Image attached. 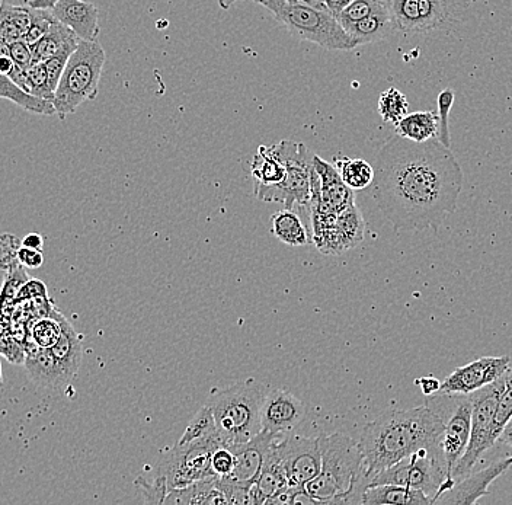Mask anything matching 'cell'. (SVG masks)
<instances>
[{
	"label": "cell",
	"mask_w": 512,
	"mask_h": 505,
	"mask_svg": "<svg viewBox=\"0 0 512 505\" xmlns=\"http://www.w3.org/2000/svg\"><path fill=\"white\" fill-rule=\"evenodd\" d=\"M463 182L456 156L438 139L416 143L395 134L374 165V198L398 232L438 233L456 213Z\"/></svg>",
	"instance_id": "cell-1"
},
{
	"label": "cell",
	"mask_w": 512,
	"mask_h": 505,
	"mask_svg": "<svg viewBox=\"0 0 512 505\" xmlns=\"http://www.w3.org/2000/svg\"><path fill=\"white\" fill-rule=\"evenodd\" d=\"M450 412L441 396L427 405L384 412L361 431L358 447L368 481L419 450H440Z\"/></svg>",
	"instance_id": "cell-2"
},
{
	"label": "cell",
	"mask_w": 512,
	"mask_h": 505,
	"mask_svg": "<svg viewBox=\"0 0 512 505\" xmlns=\"http://www.w3.org/2000/svg\"><path fill=\"white\" fill-rule=\"evenodd\" d=\"M267 8L274 18L294 37L318 44L328 50H354L351 35L339 24L338 18L323 2L304 0H255Z\"/></svg>",
	"instance_id": "cell-3"
},
{
	"label": "cell",
	"mask_w": 512,
	"mask_h": 505,
	"mask_svg": "<svg viewBox=\"0 0 512 505\" xmlns=\"http://www.w3.org/2000/svg\"><path fill=\"white\" fill-rule=\"evenodd\" d=\"M265 386L254 379L217 392L208 402L217 431L226 444L245 443L262 431Z\"/></svg>",
	"instance_id": "cell-4"
},
{
	"label": "cell",
	"mask_w": 512,
	"mask_h": 505,
	"mask_svg": "<svg viewBox=\"0 0 512 505\" xmlns=\"http://www.w3.org/2000/svg\"><path fill=\"white\" fill-rule=\"evenodd\" d=\"M322 468L306 489L319 504H338L357 476L363 472V455L358 441L344 434H322Z\"/></svg>",
	"instance_id": "cell-5"
},
{
	"label": "cell",
	"mask_w": 512,
	"mask_h": 505,
	"mask_svg": "<svg viewBox=\"0 0 512 505\" xmlns=\"http://www.w3.org/2000/svg\"><path fill=\"white\" fill-rule=\"evenodd\" d=\"M105 60L104 47L98 41L79 40L54 94L53 104L60 120H66L80 105L98 97Z\"/></svg>",
	"instance_id": "cell-6"
},
{
	"label": "cell",
	"mask_w": 512,
	"mask_h": 505,
	"mask_svg": "<svg viewBox=\"0 0 512 505\" xmlns=\"http://www.w3.org/2000/svg\"><path fill=\"white\" fill-rule=\"evenodd\" d=\"M384 484L421 489L430 497L432 504V501L438 495L451 488L443 449L419 450L414 455L406 457V459L400 460L390 468L377 473L371 479L368 487Z\"/></svg>",
	"instance_id": "cell-7"
},
{
	"label": "cell",
	"mask_w": 512,
	"mask_h": 505,
	"mask_svg": "<svg viewBox=\"0 0 512 505\" xmlns=\"http://www.w3.org/2000/svg\"><path fill=\"white\" fill-rule=\"evenodd\" d=\"M224 444L220 434L188 443H176L162 453L158 475L166 479L169 489L187 487L208 476H216L211 469V459Z\"/></svg>",
	"instance_id": "cell-8"
},
{
	"label": "cell",
	"mask_w": 512,
	"mask_h": 505,
	"mask_svg": "<svg viewBox=\"0 0 512 505\" xmlns=\"http://www.w3.org/2000/svg\"><path fill=\"white\" fill-rule=\"evenodd\" d=\"M287 163V175L281 184L258 191L255 196L264 203H281L288 210L306 207L309 210L315 153L304 143L281 140L277 143Z\"/></svg>",
	"instance_id": "cell-9"
},
{
	"label": "cell",
	"mask_w": 512,
	"mask_h": 505,
	"mask_svg": "<svg viewBox=\"0 0 512 505\" xmlns=\"http://www.w3.org/2000/svg\"><path fill=\"white\" fill-rule=\"evenodd\" d=\"M498 395L499 379L479 391L469 393L472 401V431L466 452L454 468V484L472 473L473 466L478 463L483 453L488 452L499 441V433L495 427Z\"/></svg>",
	"instance_id": "cell-10"
},
{
	"label": "cell",
	"mask_w": 512,
	"mask_h": 505,
	"mask_svg": "<svg viewBox=\"0 0 512 505\" xmlns=\"http://www.w3.org/2000/svg\"><path fill=\"white\" fill-rule=\"evenodd\" d=\"M288 484L306 487L322 468V437H303L286 434L274 444Z\"/></svg>",
	"instance_id": "cell-11"
},
{
	"label": "cell",
	"mask_w": 512,
	"mask_h": 505,
	"mask_svg": "<svg viewBox=\"0 0 512 505\" xmlns=\"http://www.w3.org/2000/svg\"><path fill=\"white\" fill-rule=\"evenodd\" d=\"M396 30L427 33L443 27L451 15L450 0H384Z\"/></svg>",
	"instance_id": "cell-12"
},
{
	"label": "cell",
	"mask_w": 512,
	"mask_h": 505,
	"mask_svg": "<svg viewBox=\"0 0 512 505\" xmlns=\"http://www.w3.org/2000/svg\"><path fill=\"white\" fill-rule=\"evenodd\" d=\"M511 357H482L466 366L457 367L450 376L441 382L443 395H469L496 382L508 369Z\"/></svg>",
	"instance_id": "cell-13"
},
{
	"label": "cell",
	"mask_w": 512,
	"mask_h": 505,
	"mask_svg": "<svg viewBox=\"0 0 512 505\" xmlns=\"http://www.w3.org/2000/svg\"><path fill=\"white\" fill-rule=\"evenodd\" d=\"M470 431H472V401L469 395H456L454 407L448 414L443 437H441V449L446 459L451 487L454 485V468L466 452Z\"/></svg>",
	"instance_id": "cell-14"
},
{
	"label": "cell",
	"mask_w": 512,
	"mask_h": 505,
	"mask_svg": "<svg viewBox=\"0 0 512 505\" xmlns=\"http://www.w3.org/2000/svg\"><path fill=\"white\" fill-rule=\"evenodd\" d=\"M278 437L281 436L262 430L245 443L226 444L235 455V468L227 479L245 487L254 485L267 459L268 450Z\"/></svg>",
	"instance_id": "cell-15"
},
{
	"label": "cell",
	"mask_w": 512,
	"mask_h": 505,
	"mask_svg": "<svg viewBox=\"0 0 512 505\" xmlns=\"http://www.w3.org/2000/svg\"><path fill=\"white\" fill-rule=\"evenodd\" d=\"M304 415L306 408L297 396L287 389H272L262 405V430L286 436L302 423Z\"/></svg>",
	"instance_id": "cell-16"
},
{
	"label": "cell",
	"mask_w": 512,
	"mask_h": 505,
	"mask_svg": "<svg viewBox=\"0 0 512 505\" xmlns=\"http://www.w3.org/2000/svg\"><path fill=\"white\" fill-rule=\"evenodd\" d=\"M512 466V456L505 459L496 460L488 468L476 473H469L462 481L456 482L450 489L443 494L438 495L432 504H456L470 505L476 504L480 498L489 494L488 488L496 478L510 469Z\"/></svg>",
	"instance_id": "cell-17"
},
{
	"label": "cell",
	"mask_w": 512,
	"mask_h": 505,
	"mask_svg": "<svg viewBox=\"0 0 512 505\" xmlns=\"http://www.w3.org/2000/svg\"><path fill=\"white\" fill-rule=\"evenodd\" d=\"M25 369L34 385L38 388L51 389V391H59L66 388L72 379L67 376L59 361L51 353L50 348L38 347L31 335L25 338Z\"/></svg>",
	"instance_id": "cell-18"
},
{
	"label": "cell",
	"mask_w": 512,
	"mask_h": 505,
	"mask_svg": "<svg viewBox=\"0 0 512 505\" xmlns=\"http://www.w3.org/2000/svg\"><path fill=\"white\" fill-rule=\"evenodd\" d=\"M51 14L78 35L79 40L98 41L101 28L99 11L94 3L86 0H59Z\"/></svg>",
	"instance_id": "cell-19"
},
{
	"label": "cell",
	"mask_w": 512,
	"mask_h": 505,
	"mask_svg": "<svg viewBox=\"0 0 512 505\" xmlns=\"http://www.w3.org/2000/svg\"><path fill=\"white\" fill-rule=\"evenodd\" d=\"M251 174L254 178L255 193L284 181L287 175V163L277 145L258 147V152L252 161Z\"/></svg>",
	"instance_id": "cell-20"
},
{
	"label": "cell",
	"mask_w": 512,
	"mask_h": 505,
	"mask_svg": "<svg viewBox=\"0 0 512 505\" xmlns=\"http://www.w3.org/2000/svg\"><path fill=\"white\" fill-rule=\"evenodd\" d=\"M168 505H222L226 495L219 485V476H208L187 487L169 489L165 498Z\"/></svg>",
	"instance_id": "cell-21"
},
{
	"label": "cell",
	"mask_w": 512,
	"mask_h": 505,
	"mask_svg": "<svg viewBox=\"0 0 512 505\" xmlns=\"http://www.w3.org/2000/svg\"><path fill=\"white\" fill-rule=\"evenodd\" d=\"M275 441L271 444L270 450H268L267 459H265L258 479L252 485V500H254V504H267L270 498L278 494L281 489L287 488L290 485L288 484L286 473L281 468L280 459H278L277 453H275Z\"/></svg>",
	"instance_id": "cell-22"
},
{
	"label": "cell",
	"mask_w": 512,
	"mask_h": 505,
	"mask_svg": "<svg viewBox=\"0 0 512 505\" xmlns=\"http://www.w3.org/2000/svg\"><path fill=\"white\" fill-rule=\"evenodd\" d=\"M395 30V24H393V19L390 17L386 3H384L382 8L374 11L373 14L345 28V31L351 35L352 40L357 43V46L386 40Z\"/></svg>",
	"instance_id": "cell-23"
},
{
	"label": "cell",
	"mask_w": 512,
	"mask_h": 505,
	"mask_svg": "<svg viewBox=\"0 0 512 505\" xmlns=\"http://www.w3.org/2000/svg\"><path fill=\"white\" fill-rule=\"evenodd\" d=\"M363 505H430L431 500L421 489L403 485H374L363 495Z\"/></svg>",
	"instance_id": "cell-24"
},
{
	"label": "cell",
	"mask_w": 512,
	"mask_h": 505,
	"mask_svg": "<svg viewBox=\"0 0 512 505\" xmlns=\"http://www.w3.org/2000/svg\"><path fill=\"white\" fill-rule=\"evenodd\" d=\"M60 322H62V335L50 350L67 376L73 380L78 376L80 363H82V343H80L78 332L63 315L60 316Z\"/></svg>",
	"instance_id": "cell-25"
},
{
	"label": "cell",
	"mask_w": 512,
	"mask_h": 505,
	"mask_svg": "<svg viewBox=\"0 0 512 505\" xmlns=\"http://www.w3.org/2000/svg\"><path fill=\"white\" fill-rule=\"evenodd\" d=\"M78 43V35L56 19L47 34L31 46L32 62H46L64 50L76 49Z\"/></svg>",
	"instance_id": "cell-26"
},
{
	"label": "cell",
	"mask_w": 512,
	"mask_h": 505,
	"mask_svg": "<svg viewBox=\"0 0 512 505\" xmlns=\"http://www.w3.org/2000/svg\"><path fill=\"white\" fill-rule=\"evenodd\" d=\"M271 222L272 233L283 244L299 248V246L312 242L310 233L307 232L302 219L294 210L284 209L281 212L275 213L272 216Z\"/></svg>",
	"instance_id": "cell-27"
},
{
	"label": "cell",
	"mask_w": 512,
	"mask_h": 505,
	"mask_svg": "<svg viewBox=\"0 0 512 505\" xmlns=\"http://www.w3.org/2000/svg\"><path fill=\"white\" fill-rule=\"evenodd\" d=\"M396 134L416 143L437 139L438 115L432 111H416L406 114L395 126Z\"/></svg>",
	"instance_id": "cell-28"
},
{
	"label": "cell",
	"mask_w": 512,
	"mask_h": 505,
	"mask_svg": "<svg viewBox=\"0 0 512 505\" xmlns=\"http://www.w3.org/2000/svg\"><path fill=\"white\" fill-rule=\"evenodd\" d=\"M364 230H366V222H364L363 214L358 210L355 201L338 213L335 232L344 252L363 241Z\"/></svg>",
	"instance_id": "cell-29"
},
{
	"label": "cell",
	"mask_w": 512,
	"mask_h": 505,
	"mask_svg": "<svg viewBox=\"0 0 512 505\" xmlns=\"http://www.w3.org/2000/svg\"><path fill=\"white\" fill-rule=\"evenodd\" d=\"M31 11L28 5H3L0 9V38L6 44L24 40L31 25Z\"/></svg>",
	"instance_id": "cell-30"
},
{
	"label": "cell",
	"mask_w": 512,
	"mask_h": 505,
	"mask_svg": "<svg viewBox=\"0 0 512 505\" xmlns=\"http://www.w3.org/2000/svg\"><path fill=\"white\" fill-rule=\"evenodd\" d=\"M0 99H8L21 107L22 110L32 114L53 115L56 114L53 102L46 101L22 91L15 82L11 81L9 76L0 73Z\"/></svg>",
	"instance_id": "cell-31"
},
{
	"label": "cell",
	"mask_w": 512,
	"mask_h": 505,
	"mask_svg": "<svg viewBox=\"0 0 512 505\" xmlns=\"http://www.w3.org/2000/svg\"><path fill=\"white\" fill-rule=\"evenodd\" d=\"M336 169L341 175L342 181L352 191H363L373 185L374 166L364 159L338 158L335 161Z\"/></svg>",
	"instance_id": "cell-32"
},
{
	"label": "cell",
	"mask_w": 512,
	"mask_h": 505,
	"mask_svg": "<svg viewBox=\"0 0 512 505\" xmlns=\"http://www.w3.org/2000/svg\"><path fill=\"white\" fill-rule=\"evenodd\" d=\"M408 108V99L399 89L389 88L380 94L379 114L384 123L396 126L408 114Z\"/></svg>",
	"instance_id": "cell-33"
},
{
	"label": "cell",
	"mask_w": 512,
	"mask_h": 505,
	"mask_svg": "<svg viewBox=\"0 0 512 505\" xmlns=\"http://www.w3.org/2000/svg\"><path fill=\"white\" fill-rule=\"evenodd\" d=\"M60 316H62V313L54 310L50 316H44V318L38 319V321L32 325L30 335L38 347L51 348L59 341L60 335H62Z\"/></svg>",
	"instance_id": "cell-34"
},
{
	"label": "cell",
	"mask_w": 512,
	"mask_h": 505,
	"mask_svg": "<svg viewBox=\"0 0 512 505\" xmlns=\"http://www.w3.org/2000/svg\"><path fill=\"white\" fill-rule=\"evenodd\" d=\"M512 417V369L499 377L498 404H496L495 427L501 436L505 424Z\"/></svg>",
	"instance_id": "cell-35"
},
{
	"label": "cell",
	"mask_w": 512,
	"mask_h": 505,
	"mask_svg": "<svg viewBox=\"0 0 512 505\" xmlns=\"http://www.w3.org/2000/svg\"><path fill=\"white\" fill-rule=\"evenodd\" d=\"M214 434H219V431H217L213 412L206 405L192 418L190 425H188L187 430L182 434L181 440L178 443H188V441L204 439V437L214 436Z\"/></svg>",
	"instance_id": "cell-36"
},
{
	"label": "cell",
	"mask_w": 512,
	"mask_h": 505,
	"mask_svg": "<svg viewBox=\"0 0 512 505\" xmlns=\"http://www.w3.org/2000/svg\"><path fill=\"white\" fill-rule=\"evenodd\" d=\"M28 81H30V94L32 97L46 99L54 102V91L48 81L47 69L44 62H32L27 69Z\"/></svg>",
	"instance_id": "cell-37"
},
{
	"label": "cell",
	"mask_w": 512,
	"mask_h": 505,
	"mask_svg": "<svg viewBox=\"0 0 512 505\" xmlns=\"http://www.w3.org/2000/svg\"><path fill=\"white\" fill-rule=\"evenodd\" d=\"M383 5V0H352L350 5L336 18H338L339 24L345 30V28L350 27L355 22L361 21V19L373 14L374 11L382 8Z\"/></svg>",
	"instance_id": "cell-38"
},
{
	"label": "cell",
	"mask_w": 512,
	"mask_h": 505,
	"mask_svg": "<svg viewBox=\"0 0 512 505\" xmlns=\"http://www.w3.org/2000/svg\"><path fill=\"white\" fill-rule=\"evenodd\" d=\"M134 485L139 489L140 495L143 497L144 503L147 504H165L166 495H168L169 487L166 479L162 475L156 476L153 481L149 479L137 478Z\"/></svg>",
	"instance_id": "cell-39"
},
{
	"label": "cell",
	"mask_w": 512,
	"mask_h": 505,
	"mask_svg": "<svg viewBox=\"0 0 512 505\" xmlns=\"http://www.w3.org/2000/svg\"><path fill=\"white\" fill-rule=\"evenodd\" d=\"M456 95L451 89H444L440 92L437 99L438 105V136L437 139L444 146H451L450 130H448V115H450L451 107H453Z\"/></svg>",
	"instance_id": "cell-40"
},
{
	"label": "cell",
	"mask_w": 512,
	"mask_h": 505,
	"mask_svg": "<svg viewBox=\"0 0 512 505\" xmlns=\"http://www.w3.org/2000/svg\"><path fill=\"white\" fill-rule=\"evenodd\" d=\"M31 25L28 28L27 34H25V43L34 46L37 41H40L47 31L50 30L51 24L56 21L51 11H44V9L31 8Z\"/></svg>",
	"instance_id": "cell-41"
},
{
	"label": "cell",
	"mask_w": 512,
	"mask_h": 505,
	"mask_svg": "<svg viewBox=\"0 0 512 505\" xmlns=\"http://www.w3.org/2000/svg\"><path fill=\"white\" fill-rule=\"evenodd\" d=\"M21 246L22 241H18L16 236L9 233L0 235V270L3 273H8L19 264L18 251Z\"/></svg>",
	"instance_id": "cell-42"
},
{
	"label": "cell",
	"mask_w": 512,
	"mask_h": 505,
	"mask_svg": "<svg viewBox=\"0 0 512 505\" xmlns=\"http://www.w3.org/2000/svg\"><path fill=\"white\" fill-rule=\"evenodd\" d=\"M0 354L12 364H24L27 356L24 343L16 340L15 335L2 334V332H0Z\"/></svg>",
	"instance_id": "cell-43"
},
{
	"label": "cell",
	"mask_w": 512,
	"mask_h": 505,
	"mask_svg": "<svg viewBox=\"0 0 512 505\" xmlns=\"http://www.w3.org/2000/svg\"><path fill=\"white\" fill-rule=\"evenodd\" d=\"M75 50L76 49L64 50L62 53L56 54V56L51 57V59L44 62L47 69L48 81H50L54 94H56L57 86H59L60 79H62L67 62H69L70 56H72L73 51Z\"/></svg>",
	"instance_id": "cell-44"
},
{
	"label": "cell",
	"mask_w": 512,
	"mask_h": 505,
	"mask_svg": "<svg viewBox=\"0 0 512 505\" xmlns=\"http://www.w3.org/2000/svg\"><path fill=\"white\" fill-rule=\"evenodd\" d=\"M235 468V455L232 450L224 444L214 452L213 459H211V469L213 473L219 478H227Z\"/></svg>",
	"instance_id": "cell-45"
},
{
	"label": "cell",
	"mask_w": 512,
	"mask_h": 505,
	"mask_svg": "<svg viewBox=\"0 0 512 505\" xmlns=\"http://www.w3.org/2000/svg\"><path fill=\"white\" fill-rule=\"evenodd\" d=\"M40 297H48L46 284L41 280H30L19 289L16 294L15 303L30 302V300L40 299Z\"/></svg>",
	"instance_id": "cell-46"
},
{
	"label": "cell",
	"mask_w": 512,
	"mask_h": 505,
	"mask_svg": "<svg viewBox=\"0 0 512 505\" xmlns=\"http://www.w3.org/2000/svg\"><path fill=\"white\" fill-rule=\"evenodd\" d=\"M9 56L12 60L22 67V69H28L32 63V50L28 43L24 40L14 41V43L8 44Z\"/></svg>",
	"instance_id": "cell-47"
},
{
	"label": "cell",
	"mask_w": 512,
	"mask_h": 505,
	"mask_svg": "<svg viewBox=\"0 0 512 505\" xmlns=\"http://www.w3.org/2000/svg\"><path fill=\"white\" fill-rule=\"evenodd\" d=\"M18 261L22 267L40 268L44 264L43 251L40 249H31L27 246H21L18 251Z\"/></svg>",
	"instance_id": "cell-48"
},
{
	"label": "cell",
	"mask_w": 512,
	"mask_h": 505,
	"mask_svg": "<svg viewBox=\"0 0 512 505\" xmlns=\"http://www.w3.org/2000/svg\"><path fill=\"white\" fill-rule=\"evenodd\" d=\"M415 383L421 388V392L424 393L425 396L435 395V393L440 392L441 389V382L435 379V377H419Z\"/></svg>",
	"instance_id": "cell-49"
},
{
	"label": "cell",
	"mask_w": 512,
	"mask_h": 505,
	"mask_svg": "<svg viewBox=\"0 0 512 505\" xmlns=\"http://www.w3.org/2000/svg\"><path fill=\"white\" fill-rule=\"evenodd\" d=\"M22 246H27V248L31 249H40V251H43V235H40V233H28V235L22 239Z\"/></svg>",
	"instance_id": "cell-50"
},
{
	"label": "cell",
	"mask_w": 512,
	"mask_h": 505,
	"mask_svg": "<svg viewBox=\"0 0 512 505\" xmlns=\"http://www.w3.org/2000/svg\"><path fill=\"white\" fill-rule=\"evenodd\" d=\"M322 2L323 5H325L326 8L335 15V17H338V15L341 14L348 5H350L352 0H322Z\"/></svg>",
	"instance_id": "cell-51"
},
{
	"label": "cell",
	"mask_w": 512,
	"mask_h": 505,
	"mask_svg": "<svg viewBox=\"0 0 512 505\" xmlns=\"http://www.w3.org/2000/svg\"><path fill=\"white\" fill-rule=\"evenodd\" d=\"M59 0H25V5L34 9H44V11H53L54 6Z\"/></svg>",
	"instance_id": "cell-52"
},
{
	"label": "cell",
	"mask_w": 512,
	"mask_h": 505,
	"mask_svg": "<svg viewBox=\"0 0 512 505\" xmlns=\"http://www.w3.org/2000/svg\"><path fill=\"white\" fill-rule=\"evenodd\" d=\"M15 65L16 63L9 54L0 57V73H3V75L9 76V73L14 70Z\"/></svg>",
	"instance_id": "cell-53"
},
{
	"label": "cell",
	"mask_w": 512,
	"mask_h": 505,
	"mask_svg": "<svg viewBox=\"0 0 512 505\" xmlns=\"http://www.w3.org/2000/svg\"><path fill=\"white\" fill-rule=\"evenodd\" d=\"M499 440L512 447V417L508 420V423L505 424L504 430H502L501 436H499Z\"/></svg>",
	"instance_id": "cell-54"
},
{
	"label": "cell",
	"mask_w": 512,
	"mask_h": 505,
	"mask_svg": "<svg viewBox=\"0 0 512 505\" xmlns=\"http://www.w3.org/2000/svg\"><path fill=\"white\" fill-rule=\"evenodd\" d=\"M6 54H9L8 44L0 38V57L6 56Z\"/></svg>",
	"instance_id": "cell-55"
},
{
	"label": "cell",
	"mask_w": 512,
	"mask_h": 505,
	"mask_svg": "<svg viewBox=\"0 0 512 505\" xmlns=\"http://www.w3.org/2000/svg\"><path fill=\"white\" fill-rule=\"evenodd\" d=\"M238 2V0H219L220 6H222V9H230V6L233 5V3Z\"/></svg>",
	"instance_id": "cell-56"
},
{
	"label": "cell",
	"mask_w": 512,
	"mask_h": 505,
	"mask_svg": "<svg viewBox=\"0 0 512 505\" xmlns=\"http://www.w3.org/2000/svg\"><path fill=\"white\" fill-rule=\"evenodd\" d=\"M2 356V354H0ZM3 386V375H2V366H0V388Z\"/></svg>",
	"instance_id": "cell-57"
},
{
	"label": "cell",
	"mask_w": 512,
	"mask_h": 505,
	"mask_svg": "<svg viewBox=\"0 0 512 505\" xmlns=\"http://www.w3.org/2000/svg\"><path fill=\"white\" fill-rule=\"evenodd\" d=\"M304 2H313V0H304Z\"/></svg>",
	"instance_id": "cell-58"
}]
</instances>
